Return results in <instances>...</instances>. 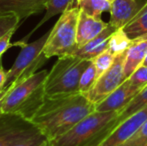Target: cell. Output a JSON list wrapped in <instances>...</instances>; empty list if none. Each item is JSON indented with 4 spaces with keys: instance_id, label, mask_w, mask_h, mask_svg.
<instances>
[{
    "instance_id": "obj_1",
    "label": "cell",
    "mask_w": 147,
    "mask_h": 146,
    "mask_svg": "<svg viewBox=\"0 0 147 146\" xmlns=\"http://www.w3.org/2000/svg\"><path fill=\"white\" fill-rule=\"evenodd\" d=\"M94 111L95 104L81 93L59 97L44 96L29 120L47 141H51L65 134Z\"/></svg>"
},
{
    "instance_id": "obj_2",
    "label": "cell",
    "mask_w": 147,
    "mask_h": 146,
    "mask_svg": "<svg viewBox=\"0 0 147 146\" xmlns=\"http://www.w3.org/2000/svg\"><path fill=\"white\" fill-rule=\"evenodd\" d=\"M119 112L94 111L89 114L68 132L51 141L48 146H87L100 143L107 134L116 126Z\"/></svg>"
},
{
    "instance_id": "obj_3",
    "label": "cell",
    "mask_w": 147,
    "mask_h": 146,
    "mask_svg": "<svg viewBox=\"0 0 147 146\" xmlns=\"http://www.w3.org/2000/svg\"><path fill=\"white\" fill-rule=\"evenodd\" d=\"M91 60L73 55L58 57L46 76L44 95L46 97L69 96L79 92V81Z\"/></svg>"
},
{
    "instance_id": "obj_4",
    "label": "cell",
    "mask_w": 147,
    "mask_h": 146,
    "mask_svg": "<svg viewBox=\"0 0 147 146\" xmlns=\"http://www.w3.org/2000/svg\"><path fill=\"white\" fill-rule=\"evenodd\" d=\"M48 71L43 69L9 90L3 104V114H19L27 119L44 98V83Z\"/></svg>"
},
{
    "instance_id": "obj_5",
    "label": "cell",
    "mask_w": 147,
    "mask_h": 146,
    "mask_svg": "<svg viewBox=\"0 0 147 146\" xmlns=\"http://www.w3.org/2000/svg\"><path fill=\"white\" fill-rule=\"evenodd\" d=\"M79 13L80 9L74 6L60 15L55 25L50 29L43 48V54L47 59L71 55L77 49L76 34Z\"/></svg>"
},
{
    "instance_id": "obj_6",
    "label": "cell",
    "mask_w": 147,
    "mask_h": 146,
    "mask_svg": "<svg viewBox=\"0 0 147 146\" xmlns=\"http://www.w3.org/2000/svg\"><path fill=\"white\" fill-rule=\"evenodd\" d=\"M50 30L40 38L31 43H21V50L15 61L7 70V78L4 87L13 88L18 83L38 72V69L47 61L43 48L48 39Z\"/></svg>"
},
{
    "instance_id": "obj_7",
    "label": "cell",
    "mask_w": 147,
    "mask_h": 146,
    "mask_svg": "<svg viewBox=\"0 0 147 146\" xmlns=\"http://www.w3.org/2000/svg\"><path fill=\"white\" fill-rule=\"evenodd\" d=\"M127 50L115 56L112 66L99 76L93 87L85 94L86 98L93 104L96 105L104 100L126 80L124 75V64Z\"/></svg>"
},
{
    "instance_id": "obj_8",
    "label": "cell",
    "mask_w": 147,
    "mask_h": 146,
    "mask_svg": "<svg viewBox=\"0 0 147 146\" xmlns=\"http://www.w3.org/2000/svg\"><path fill=\"white\" fill-rule=\"evenodd\" d=\"M38 131L29 119L22 115H0V146H11Z\"/></svg>"
},
{
    "instance_id": "obj_9",
    "label": "cell",
    "mask_w": 147,
    "mask_h": 146,
    "mask_svg": "<svg viewBox=\"0 0 147 146\" xmlns=\"http://www.w3.org/2000/svg\"><path fill=\"white\" fill-rule=\"evenodd\" d=\"M147 120V106L118 123L97 146H124Z\"/></svg>"
},
{
    "instance_id": "obj_10",
    "label": "cell",
    "mask_w": 147,
    "mask_h": 146,
    "mask_svg": "<svg viewBox=\"0 0 147 146\" xmlns=\"http://www.w3.org/2000/svg\"><path fill=\"white\" fill-rule=\"evenodd\" d=\"M139 92V90L131 85L129 79L125 80L117 89L109 94L104 100L95 105V111L108 112L116 111L120 112Z\"/></svg>"
},
{
    "instance_id": "obj_11",
    "label": "cell",
    "mask_w": 147,
    "mask_h": 146,
    "mask_svg": "<svg viewBox=\"0 0 147 146\" xmlns=\"http://www.w3.org/2000/svg\"><path fill=\"white\" fill-rule=\"evenodd\" d=\"M147 0H115L111 3L109 24L114 28H123L143 8Z\"/></svg>"
},
{
    "instance_id": "obj_12",
    "label": "cell",
    "mask_w": 147,
    "mask_h": 146,
    "mask_svg": "<svg viewBox=\"0 0 147 146\" xmlns=\"http://www.w3.org/2000/svg\"><path fill=\"white\" fill-rule=\"evenodd\" d=\"M47 0H0V16L15 14L21 22L45 9Z\"/></svg>"
},
{
    "instance_id": "obj_13",
    "label": "cell",
    "mask_w": 147,
    "mask_h": 146,
    "mask_svg": "<svg viewBox=\"0 0 147 146\" xmlns=\"http://www.w3.org/2000/svg\"><path fill=\"white\" fill-rule=\"evenodd\" d=\"M109 23L103 21L101 18H95L80 10L77 22V34L76 43L77 48L83 46L90 40L98 36Z\"/></svg>"
},
{
    "instance_id": "obj_14",
    "label": "cell",
    "mask_w": 147,
    "mask_h": 146,
    "mask_svg": "<svg viewBox=\"0 0 147 146\" xmlns=\"http://www.w3.org/2000/svg\"><path fill=\"white\" fill-rule=\"evenodd\" d=\"M115 30H116V28L108 24V26L98 36H96L94 39L84 44L83 46L77 48L71 55L83 59H87V60H93L95 57L101 54L103 51L108 49L109 40H110V37Z\"/></svg>"
},
{
    "instance_id": "obj_15",
    "label": "cell",
    "mask_w": 147,
    "mask_h": 146,
    "mask_svg": "<svg viewBox=\"0 0 147 146\" xmlns=\"http://www.w3.org/2000/svg\"><path fill=\"white\" fill-rule=\"evenodd\" d=\"M147 54V35L132 41V44L126 52L124 75L126 80L133 74L134 71L142 65Z\"/></svg>"
},
{
    "instance_id": "obj_16",
    "label": "cell",
    "mask_w": 147,
    "mask_h": 146,
    "mask_svg": "<svg viewBox=\"0 0 147 146\" xmlns=\"http://www.w3.org/2000/svg\"><path fill=\"white\" fill-rule=\"evenodd\" d=\"M74 1H77V0H47L46 4H45V10H46V12H45V15L43 16V18L37 23V25L31 30L29 32V34H28L23 40L15 43V45H19V44H21V43H25L24 41H25L26 39L29 38L30 35H32V33H34L39 27H41L45 22L48 21V20L50 19V18H52L53 16L58 15V14L61 15L63 12H65L66 10H68L69 8L74 7L73 6Z\"/></svg>"
},
{
    "instance_id": "obj_17",
    "label": "cell",
    "mask_w": 147,
    "mask_h": 146,
    "mask_svg": "<svg viewBox=\"0 0 147 146\" xmlns=\"http://www.w3.org/2000/svg\"><path fill=\"white\" fill-rule=\"evenodd\" d=\"M123 30L132 41L147 35V2L135 17L124 26Z\"/></svg>"
},
{
    "instance_id": "obj_18",
    "label": "cell",
    "mask_w": 147,
    "mask_h": 146,
    "mask_svg": "<svg viewBox=\"0 0 147 146\" xmlns=\"http://www.w3.org/2000/svg\"><path fill=\"white\" fill-rule=\"evenodd\" d=\"M147 106V85L143 89H141L137 93V95L125 106L118 114V117L116 119V125L118 123L122 122L123 120H125L127 117H129L130 115H132L133 113L137 112L142 108Z\"/></svg>"
},
{
    "instance_id": "obj_19",
    "label": "cell",
    "mask_w": 147,
    "mask_h": 146,
    "mask_svg": "<svg viewBox=\"0 0 147 146\" xmlns=\"http://www.w3.org/2000/svg\"><path fill=\"white\" fill-rule=\"evenodd\" d=\"M77 7L92 17L100 18L102 13L110 11L111 2L108 0H77Z\"/></svg>"
},
{
    "instance_id": "obj_20",
    "label": "cell",
    "mask_w": 147,
    "mask_h": 146,
    "mask_svg": "<svg viewBox=\"0 0 147 146\" xmlns=\"http://www.w3.org/2000/svg\"><path fill=\"white\" fill-rule=\"evenodd\" d=\"M132 44V40L127 36L123 28H118L112 33L109 40L108 50L115 56L126 51Z\"/></svg>"
},
{
    "instance_id": "obj_21",
    "label": "cell",
    "mask_w": 147,
    "mask_h": 146,
    "mask_svg": "<svg viewBox=\"0 0 147 146\" xmlns=\"http://www.w3.org/2000/svg\"><path fill=\"white\" fill-rule=\"evenodd\" d=\"M98 79V74H97L96 68L91 60L90 64L88 65L87 68L82 73L81 78L79 81V92L81 94H87L89 90L93 87L96 80Z\"/></svg>"
},
{
    "instance_id": "obj_22",
    "label": "cell",
    "mask_w": 147,
    "mask_h": 146,
    "mask_svg": "<svg viewBox=\"0 0 147 146\" xmlns=\"http://www.w3.org/2000/svg\"><path fill=\"white\" fill-rule=\"evenodd\" d=\"M114 59H115V55L112 54L108 49L103 51L101 54H99L98 56H96L93 59L92 62L94 64L95 68H96L98 77L112 66L113 62H114Z\"/></svg>"
},
{
    "instance_id": "obj_23",
    "label": "cell",
    "mask_w": 147,
    "mask_h": 146,
    "mask_svg": "<svg viewBox=\"0 0 147 146\" xmlns=\"http://www.w3.org/2000/svg\"><path fill=\"white\" fill-rule=\"evenodd\" d=\"M21 24V20L15 14H6L0 16V38L9 33L10 31L16 30Z\"/></svg>"
},
{
    "instance_id": "obj_24",
    "label": "cell",
    "mask_w": 147,
    "mask_h": 146,
    "mask_svg": "<svg viewBox=\"0 0 147 146\" xmlns=\"http://www.w3.org/2000/svg\"><path fill=\"white\" fill-rule=\"evenodd\" d=\"M129 81L133 87L140 91L147 85V66H140L136 69L129 78Z\"/></svg>"
},
{
    "instance_id": "obj_25",
    "label": "cell",
    "mask_w": 147,
    "mask_h": 146,
    "mask_svg": "<svg viewBox=\"0 0 147 146\" xmlns=\"http://www.w3.org/2000/svg\"><path fill=\"white\" fill-rule=\"evenodd\" d=\"M124 146H147V120L136 134L128 140Z\"/></svg>"
},
{
    "instance_id": "obj_26",
    "label": "cell",
    "mask_w": 147,
    "mask_h": 146,
    "mask_svg": "<svg viewBox=\"0 0 147 146\" xmlns=\"http://www.w3.org/2000/svg\"><path fill=\"white\" fill-rule=\"evenodd\" d=\"M45 141H47L46 137L42 134L41 131H38L27 138H24L18 142L14 143L11 146H40Z\"/></svg>"
},
{
    "instance_id": "obj_27",
    "label": "cell",
    "mask_w": 147,
    "mask_h": 146,
    "mask_svg": "<svg viewBox=\"0 0 147 146\" xmlns=\"http://www.w3.org/2000/svg\"><path fill=\"white\" fill-rule=\"evenodd\" d=\"M16 30L13 31H10L9 33H7L6 35H4L2 38H0V58L2 57V55L8 50L11 46H14V44H11V37L13 36L14 32Z\"/></svg>"
},
{
    "instance_id": "obj_28",
    "label": "cell",
    "mask_w": 147,
    "mask_h": 146,
    "mask_svg": "<svg viewBox=\"0 0 147 146\" xmlns=\"http://www.w3.org/2000/svg\"><path fill=\"white\" fill-rule=\"evenodd\" d=\"M12 87H3L2 89H0V115L3 114V104H4V101H5V98L7 96L8 92L9 90L11 89Z\"/></svg>"
},
{
    "instance_id": "obj_29",
    "label": "cell",
    "mask_w": 147,
    "mask_h": 146,
    "mask_svg": "<svg viewBox=\"0 0 147 146\" xmlns=\"http://www.w3.org/2000/svg\"><path fill=\"white\" fill-rule=\"evenodd\" d=\"M6 78H7V71L4 70L3 67H0V89H2L5 85Z\"/></svg>"
},
{
    "instance_id": "obj_30",
    "label": "cell",
    "mask_w": 147,
    "mask_h": 146,
    "mask_svg": "<svg viewBox=\"0 0 147 146\" xmlns=\"http://www.w3.org/2000/svg\"><path fill=\"white\" fill-rule=\"evenodd\" d=\"M142 66H147V54H146L145 58H144L143 62H142Z\"/></svg>"
},
{
    "instance_id": "obj_31",
    "label": "cell",
    "mask_w": 147,
    "mask_h": 146,
    "mask_svg": "<svg viewBox=\"0 0 147 146\" xmlns=\"http://www.w3.org/2000/svg\"><path fill=\"white\" fill-rule=\"evenodd\" d=\"M40 146H48V144H47V141H45L44 143H42V144H41Z\"/></svg>"
},
{
    "instance_id": "obj_32",
    "label": "cell",
    "mask_w": 147,
    "mask_h": 146,
    "mask_svg": "<svg viewBox=\"0 0 147 146\" xmlns=\"http://www.w3.org/2000/svg\"><path fill=\"white\" fill-rule=\"evenodd\" d=\"M98 143H93V144H90V145H87V146H97Z\"/></svg>"
},
{
    "instance_id": "obj_33",
    "label": "cell",
    "mask_w": 147,
    "mask_h": 146,
    "mask_svg": "<svg viewBox=\"0 0 147 146\" xmlns=\"http://www.w3.org/2000/svg\"><path fill=\"white\" fill-rule=\"evenodd\" d=\"M0 67H2V58H0Z\"/></svg>"
},
{
    "instance_id": "obj_34",
    "label": "cell",
    "mask_w": 147,
    "mask_h": 146,
    "mask_svg": "<svg viewBox=\"0 0 147 146\" xmlns=\"http://www.w3.org/2000/svg\"><path fill=\"white\" fill-rule=\"evenodd\" d=\"M108 1H110L111 3H112V2H113V1H115V0H108Z\"/></svg>"
}]
</instances>
